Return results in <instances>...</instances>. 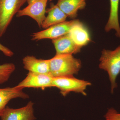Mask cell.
I'll list each match as a JSON object with an SVG mask.
<instances>
[{"label": "cell", "instance_id": "20", "mask_svg": "<svg viewBox=\"0 0 120 120\" xmlns=\"http://www.w3.org/2000/svg\"></svg>", "mask_w": 120, "mask_h": 120}, {"label": "cell", "instance_id": "5", "mask_svg": "<svg viewBox=\"0 0 120 120\" xmlns=\"http://www.w3.org/2000/svg\"><path fill=\"white\" fill-rule=\"evenodd\" d=\"M79 21L78 20L65 21L51 26L43 30L35 32L31 35L32 40L38 41L45 39L52 40L68 34L72 27Z\"/></svg>", "mask_w": 120, "mask_h": 120}, {"label": "cell", "instance_id": "8", "mask_svg": "<svg viewBox=\"0 0 120 120\" xmlns=\"http://www.w3.org/2000/svg\"><path fill=\"white\" fill-rule=\"evenodd\" d=\"M34 103L30 101L25 106L17 109L7 107L0 117L2 120H35Z\"/></svg>", "mask_w": 120, "mask_h": 120}, {"label": "cell", "instance_id": "11", "mask_svg": "<svg viewBox=\"0 0 120 120\" xmlns=\"http://www.w3.org/2000/svg\"><path fill=\"white\" fill-rule=\"evenodd\" d=\"M22 90V88L17 86L0 88V117L11 100L17 98L27 99L29 98V95L23 92Z\"/></svg>", "mask_w": 120, "mask_h": 120}, {"label": "cell", "instance_id": "13", "mask_svg": "<svg viewBox=\"0 0 120 120\" xmlns=\"http://www.w3.org/2000/svg\"><path fill=\"white\" fill-rule=\"evenodd\" d=\"M68 34L75 44L81 48L90 41L88 30L80 21L72 27Z\"/></svg>", "mask_w": 120, "mask_h": 120}, {"label": "cell", "instance_id": "19", "mask_svg": "<svg viewBox=\"0 0 120 120\" xmlns=\"http://www.w3.org/2000/svg\"><path fill=\"white\" fill-rule=\"evenodd\" d=\"M26 0L27 2L28 3V4H30V3L32 2V1L34 0Z\"/></svg>", "mask_w": 120, "mask_h": 120}, {"label": "cell", "instance_id": "9", "mask_svg": "<svg viewBox=\"0 0 120 120\" xmlns=\"http://www.w3.org/2000/svg\"><path fill=\"white\" fill-rule=\"evenodd\" d=\"M56 55L75 54L79 52L81 47L76 45L68 34L52 40Z\"/></svg>", "mask_w": 120, "mask_h": 120}, {"label": "cell", "instance_id": "17", "mask_svg": "<svg viewBox=\"0 0 120 120\" xmlns=\"http://www.w3.org/2000/svg\"><path fill=\"white\" fill-rule=\"evenodd\" d=\"M105 117L106 120H120V113L114 108H111L108 110Z\"/></svg>", "mask_w": 120, "mask_h": 120}, {"label": "cell", "instance_id": "15", "mask_svg": "<svg viewBox=\"0 0 120 120\" xmlns=\"http://www.w3.org/2000/svg\"><path fill=\"white\" fill-rule=\"evenodd\" d=\"M110 11L109 20L105 30L109 32L112 30L116 31L117 37L120 38V27L119 21V6L120 0H110Z\"/></svg>", "mask_w": 120, "mask_h": 120}, {"label": "cell", "instance_id": "18", "mask_svg": "<svg viewBox=\"0 0 120 120\" xmlns=\"http://www.w3.org/2000/svg\"><path fill=\"white\" fill-rule=\"evenodd\" d=\"M0 51L2 52L5 56L11 57L13 56L14 53L11 49L4 46L0 43Z\"/></svg>", "mask_w": 120, "mask_h": 120}, {"label": "cell", "instance_id": "10", "mask_svg": "<svg viewBox=\"0 0 120 120\" xmlns=\"http://www.w3.org/2000/svg\"><path fill=\"white\" fill-rule=\"evenodd\" d=\"M24 68L29 72L50 75L49 60L38 59L33 56H28L22 60Z\"/></svg>", "mask_w": 120, "mask_h": 120}, {"label": "cell", "instance_id": "6", "mask_svg": "<svg viewBox=\"0 0 120 120\" xmlns=\"http://www.w3.org/2000/svg\"><path fill=\"white\" fill-rule=\"evenodd\" d=\"M49 0H34L28 6L18 11L17 17L29 16L37 22L39 27H41L45 18L46 8Z\"/></svg>", "mask_w": 120, "mask_h": 120}, {"label": "cell", "instance_id": "7", "mask_svg": "<svg viewBox=\"0 0 120 120\" xmlns=\"http://www.w3.org/2000/svg\"><path fill=\"white\" fill-rule=\"evenodd\" d=\"M53 78L50 75L29 72L26 78L16 86L23 89L25 88H34L45 90L53 87Z\"/></svg>", "mask_w": 120, "mask_h": 120}, {"label": "cell", "instance_id": "3", "mask_svg": "<svg viewBox=\"0 0 120 120\" xmlns=\"http://www.w3.org/2000/svg\"><path fill=\"white\" fill-rule=\"evenodd\" d=\"M91 85L90 82L76 79L74 76L53 77V87L58 88L64 97L71 92L80 93L86 96L85 90Z\"/></svg>", "mask_w": 120, "mask_h": 120}, {"label": "cell", "instance_id": "12", "mask_svg": "<svg viewBox=\"0 0 120 120\" xmlns=\"http://www.w3.org/2000/svg\"><path fill=\"white\" fill-rule=\"evenodd\" d=\"M47 13L42 23L41 27L47 28L51 26L66 21L68 17L67 15L60 8L57 4L53 3L50 4V7L46 11Z\"/></svg>", "mask_w": 120, "mask_h": 120}, {"label": "cell", "instance_id": "16", "mask_svg": "<svg viewBox=\"0 0 120 120\" xmlns=\"http://www.w3.org/2000/svg\"><path fill=\"white\" fill-rule=\"evenodd\" d=\"M15 69V66L12 63L0 65V84L8 81Z\"/></svg>", "mask_w": 120, "mask_h": 120}, {"label": "cell", "instance_id": "14", "mask_svg": "<svg viewBox=\"0 0 120 120\" xmlns=\"http://www.w3.org/2000/svg\"><path fill=\"white\" fill-rule=\"evenodd\" d=\"M86 0H58L56 4L68 17L74 18L77 16L79 10L85 8Z\"/></svg>", "mask_w": 120, "mask_h": 120}, {"label": "cell", "instance_id": "4", "mask_svg": "<svg viewBox=\"0 0 120 120\" xmlns=\"http://www.w3.org/2000/svg\"><path fill=\"white\" fill-rule=\"evenodd\" d=\"M26 0H0V38Z\"/></svg>", "mask_w": 120, "mask_h": 120}, {"label": "cell", "instance_id": "2", "mask_svg": "<svg viewBox=\"0 0 120 120\" xmlns=\"http://www.w3.org/2000/svg\"><path fill=\"white\" fill-rule=\"evenodd\" d=\"M99 67L106 71L111 83V92L117 87L116 80L120 73V45L114 50L104 49L102 51Z\"/></svg>", "mask_w": 120, "mask_h": 120}, {"label": "cell", "instance_id": "1", "mask_svg": "<svg viewBox=\"0 0 120 120\" xmlns=\"http://www.w3.org/2000/svg\"><path fill=\"white\" fill-rule=\"evenodd\" d=\"M49 60L50 75L53 77L73 76L82 67L80 60L72 54L56 55Z\"/></svg>", "mask_w": 120, "mask_h": 120}]
</instances>
